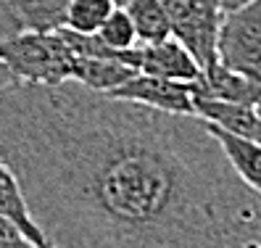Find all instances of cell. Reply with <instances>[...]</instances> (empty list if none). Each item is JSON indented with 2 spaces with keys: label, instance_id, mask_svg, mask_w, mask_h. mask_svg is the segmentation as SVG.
Listing matches in <instances>:
<instances>
[{
  "label": "cell",
  "instance_id": "6da1fadb",
  "mask_svg": "<svg viewBox=\"0 0 261 248\" xmlns=\"http://www.w3.org/2000/svg\"><path fill=\"white\" fill-rule=\"evenodd\" d=\"M0 159L53 248H261V195L206 119L76 82L0 90Z\"/></svg>",
  "mask_w": 261,
  "mask_h": 248
},
{
  "label": "cell",
  "instance_id": "7a4b0ae2",
  "mask_svg": "<svg viewBox=\"0 0 261 248\" xmlns=\"http://www.w3.org/2000/svg\"><path fill=\"white\" fill-rule=\"evenodd\" d=\"M0 61L19 82L61 85L71 80L74 51L58 32H16L0 40Z\"/></svg>",
  "mask_w": 261,
  "mask_h": 248
},
{
  "label": "cell",
  "instance_id": "3957f363",
  "mask_svg": "<svg viewBox=\"0 0 261 248\" xmlns=\"http://www.w3.org/2000/svg\"><path fill=\"white\" fill-rule=\"evenodd\" d=\"M217 61L229 71L261 82V0L224 11L217 35Z\"/></svg>",
  "mask_w": 261,
  "mask_h": 248
},
{
  "label": "cell",
  "instance_id": "277c9868",
  "mask_svg": "<svg viewBox=\"0 0 261 248\" xmlns=\"http://www.w3.org/2000/svg\"><path fill=\"white\" fill-rule=\"evenodd\" d=\"M169 16L172 37H177L201 69L217 61V35L224 16L222 0H161Z\"/></svg>",
  "mask_w": 261,
  "mask_h": 248
},
{
  "label": "cell",
  "instance_id": "5b68a950",
  "mask_svg": "<svg viewBox=\"0 0 261 248\" xmlns=\"http://www.w3.org/2000/svg\"><path fill=\"white\" fill-rule=\"evenodd\" d=\"M121 64H127L137 74L164 77V80H179V82H198L201 80V64L193 58V53L182 45L177 37H166L159 42H148L119 53Z\"/></svg>",
  "mask_w": 261,
  "mask_h": 248
},
{
  "label": "cell",
  "instance_id": "8992f818",
  "mask_svg": "<svg viewBox=\"0 0 261 248\" xmlns=\"http://www.w3.org/2000/svg\"><path fill=\"white\" fill-rule=\"evenodd\" d=\"M111 98L132 101L156 111L166 114H182V116H198L195 114V82H179V80H164V77L150 74H135L124 85L106 92Z\"/></svg>",
  "mask_w": 261,
  "mask_h": 248
},
{
  "label": "cell",
  "instance_id": "52a82bcc",
  "mask_svg": "<svg viewBox=\"0 0 261 248\" xmlns=\"http://www.w3.org/2000/svg\"><path fill=\"white\" fill-rule=\"evenodd\" d=\"M195 95H206L214 101L240 103V106H258L261 103V82L248 80L238 71L224 69L219 61L203 69L201 80L195 82Z\"/></svg>",
  "mask_w": 261,
  "mask_h": 248
},
{
  "label": "cell",
  "instance_id": "ba28073f",
  "mask_svg": "<svg viewBox=\"0 0 261 248\" xmlns=\"http://www.w3.org/2000/svg\"><path fill=\"white\" fill-rule=\"evenodd\" d=\"M195 114L206 119L208 124H217V127L232 132L238 137L261 143V114L253 106H240V103L195 95Z\"/></svg>",
  "mask_w": 261,
  "mask_h": 248
},
{
  "label": "cell",
  "instance_id": "9c48e42d",
  "mask_svg": "<svg viewBox=\"0 0 261 248\" xmlns=\"http://www.w3.org/2000/svg\"><path fill=\"white\" fill-rule=\"evenodd\" d=\"M135 74H137L135 69H129L127 64H121L119 58L111 56H74L71 82L106 95L119 85H124Z\"/></svg>",
  "mask_w": 261,
  "mask_h": 248
},
{
  "label": "cell",
  "instance_id": "30bf717a",
  "mask_svg": "<svg viewBox=\"0 0 261 248\" xmlns=\"http://www.w3.org/2000/svg\"><path fill=\"white\" fill-rule=\"evenodd\" d=\"M208 130H211L214 137H217V143L222 145L229 166L235 169V175L248 185L251 190H256L261 195V143L238 137L232 132L217 127V124H208Z\"/></svg>",
  "mask_w": 261,
  "mask_h": 248
},
{
  "label": "cell",
  "instance_id": "8fae6325",
  "mask_svg": "<svg viewBox=\"0 0 261 248\" xmlns=\"http://www.w3.org/2000/svg\"><path fill=\"white\" fill-rule=\"evenodd\" d=\"M0 216L11 219L37 248L48 245V240H45V235L40 232V227L35 225L32 214L27 209V201H24V193H21V185H19L16 175L11 172V166L3 159H0Z\"/></svg>",
  "mask_w": 261,
  "mask_h": 248
},
{
  "label": "cell",
  "instance_id": "7c38bea8",
  "mask_svg": "<svg viewBox=\"0 0 261 248\" xmlns=\"http://www.w3.org/2000/svg\"><path fill=\"white\" fill-rule=\"evenodd\" d=\"M71 0H11L21 32H58L66 27Z\"/></svg>",
  "mask_w": 261,
  "mask_h": 248
},
{
  "label": "cell",
  "instance_id": "4fadbf2b",
  "mask_svg": "<svg viewBox=\"0 0 261 248\" xmlns=\"http://www.w3.org/2000/svg\"><path fill=\"white\" fill-rule=\"evenodd\" d=\"M121 8L127 11L140 45L172 37V27H169V16L161 6V0H127Z\"/></svg>",
  "mask_w": 261,
  "mask_h": 248
},
{
  "label": "cell",
  "instance_id": "5bb4252c",
  "mask_svg": "<svg viewBox=\"0 0 261 248\" xmlns=\"http://www.w3.org/2000/svg\"><path fill=\"white\" fill-rule=\"evenodd\" d=\"M114 8H116L114 0H71L64 29H71V32L80 35H95L103 27V21L111 16Z\"/></svg>",
  "mask_w": 261,
  "mask_h": 248
},
{
  "label": "cell",
  "instance_id": "9a60e30c",
  "mask_svg": "<svg viewBox=\"0 0 261 248\" xmlns=\"http://www.w3.org/2000/svg\"><path fill=\"white\" fill-rule=\"evenodd\" d=\"M98 40L103 45H109L111 51H127V48H135L137 45V35H135V27L127 16V11L116 6L111 11V16L103 21V27L98 29Z\"/></svg>",
  "mask_w": 261,
  "mask_h": 248
},
{
  "label": "cell",
  "instance_id": "2e32d148",
  "mask_svg": "<svg viewBox=\"0 0 261 248\" xmlns=\"http://www.w3.org/2000/svg\"><path fill=\"white\" fill-rule=\"evenodd\" d=\"M16 32H21V24L16 19V13H13V8H11V0H0V40L16 35ZM13 82H19V80L8 71V66L3 61H0V90L13 85Z\"/></svg>",
  "mask_w": 261,
  "mask_h": 248
},
{
  "label": "cell",
  "instance_id": "e0dca14e",
  "mask_svg": "<svg viewBox=\"0 0 261 248\" xmlns=\"http://www.w3.org/2000/svg\"><path fill=\"white\" fill-rule=\"evenodd\" d=\"M0 248H37L11 219L0 216Z\"/></svg>",
  "mask_w": 261,
  "mask_h": 248
},
{
  "label": "cell",
  "instance_id": "ac0fdd59",
  "mask_svg": "<svg viewBox=\"0 0 261 248\" xmlns=\"http://www.w3.org/2000/svg\"><path fill=\"white\" fill-rule=\"evenodd\" d=\"M245 3H251V0H222V8H224V11H232V8L245 6Z\"/></svg>",
  "mask_w": 261,
  "mask_h": 248
},
{
  "label": "cell",
  "instance_id": "d6986e66",
  "mask_svg": "<svg viewBox=\"0 0 261 248\" xmlns=\"http://www.w3.org/2000/svg\"><path fill=\"white\" fill-rule=\"evenodd\" d=\"M114 3H116V6H124V3H127V0H114Z\"/></svg>",
  "mask_w": 261,
  "mask_h": 248
},
{
  "label": "cell",
  "instance_id": "ffe728a7",
  "mask_svg": "<svg viewBox=\"0 0 261 248\" xmlns=\"http://www.w3.org/2000/svg\"><path fill=\"white\" fill-rule=\"evenodd\" d=\"M256 108H258V114H261V103H258V106H256Z\"/></svg>",
  "mask_w": 261,
  "mask_h": 248
},
{
  "label": "cell",
  "instance_id": "44dd1931",
  "mask_svg": "<svg viewBox=\"0 0 261 248\" xmlns=\"http://www.w3.org/2000/svg\"><path fill=\"white\" fill-rule=\"evenodd\" d=\"M45 248H53V245H50V243H48V245H45Z\"/></svg>",
  "mask_w": 261,
  "mask_h": 248
}]
</instances>
